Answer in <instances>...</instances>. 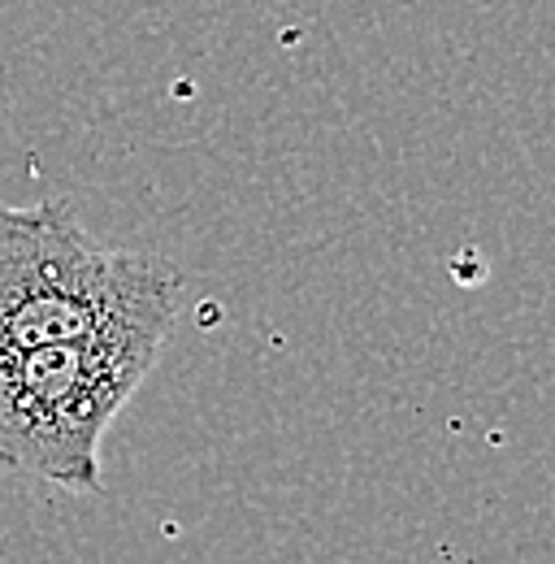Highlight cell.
<instances>
[{
	"label": "cell",
	"mask_w": 555,
	"mask_h": 564,
	"mask_svg": "<svg viewBox=\"0 0 555 564\" xmlns=\"http://www.w3.org/2000/svg\"><path fill=\"white\" fill-rule=\"evenodd\" d=\"M178 304L174 265L100 243L66 200L0 205V352L118 330L170 335Z\"/></svg>",
	"instance_id": "obj_1"
},
{
	"label": "cell",
	"mask_w": 555,
	"mask_h": 564,
	"mask_svg": "<svg viewBox=\"0 0 555 564\" xmlns=\"http://www.w3.org/2000/svg\"><path fill=\"white\" fill-rule=\"evenodd\" d=\"M161 330L0 352V469L62 491H100V443L156 365Z\"/></svg>",
	"instance_id": "obj_2"
}]
</instances>
